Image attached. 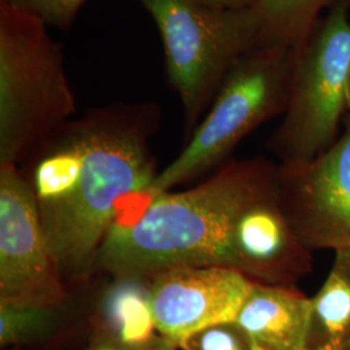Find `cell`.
I'll return each instance as SVG.
<instances>
[{
	"label": "cell",
	"mask_w": 350,
	"mask_h": 350,
	"mask_svg": "<svg viewBox=\"0 0 350 350\" xmlns=\"http://www.w3.org/2000/svg\"><path fill=\"white\" fill-rule=\"evenodd\" d=\"M253 282L219 266H179L150 276L157 332L178 347L208 325L235 321Z\"/></svg>",
	"instance_id": "9"
},
{
	"label": "cell",
	"mask_w": 350,
	"mask_h": 350,
	"mask_svg": "<svg viewBox=\"0 0 350 350\" xmlns=\"http://www.w3.org/2000/svg\"><path fill=\"white\" fill-rule=\"evenodd\" d=\"M201 4L219 11H247L253 10L260 0H196Z\"/></svg>",
	"instance_id": "19"
},
{
	"label": "cell",
	"mask_w": 350,
	"mask_h": 350,
	"mask_svg": "<svg viewBox=\"0 0 350 350\" xmlns=\"http://www.w3.org/2000/svg\"><path fill=\"white\" fill-rule=\"evenodd\" d=\"M159 29L165 75L180 101L185 142L239 60L258 47L253 10L219 11L196 0H137Z\"/></svg>",
	"instance_id": "5"
},
{
	"label": "cell",
	"mask_w": 350,
	"mask_h": 350,
	"mask_svg": "<svg viewBox=\"0 0 350 350\" xmlns=\"http://www.w3.org/2000/svg\"><path fill=\"white\" fill-rule=\"evenodd\" d=\"M331 0H260L254 8L258 46L297 50Z\"/></svg>",
	"instance_id": "14"
},
{
	"label": "cell",
	"mask_w": 350,
	"mask_h": 350,
	"mask_svg": "<svg viewBox=\"0 0 350 350\" xmlns=\"http://www.w3.org/2000/svg\"><path fill=\"white\" fill-rule=\"evenodd\" d=\"M295 50L258 46L244 55L214 98L185 147L163 169L147 201L212 174L231 161L239 144L257 127L287 109Z\"/></svg>",
	"instance_id": "4"
},
{
	"label": "cell",
	"mask_w": 350,
	"mask_h": 350,
	"mask_svg": "<svg viewBox=\"0 0 350 350\" xmlns=\"http://www.w3.org/2000/svg\"><path fill=\"white\" fill-rule=\"evenodd\" d=\"M347 105H348V112L350 116V68L349 75H348V86H347Z\"/></svg>",
	"instance_id": "20"
},
{
	"label": "cell",
	"mask_w": 350,
	"mask_h": 350,
	"mask_svg": "<svg viewBox=\"0 0 350 350\" xmlns=\"http://www.w3.org/2000/svg\"><path fill=\"white\" fill-rule=\"evenodd\" d=\"M341 350H350V341L349 342H348V344H347V345H345V347H344V348H342V349Z\"/></svg>",
	"instance_id": "21"
},
{
	"label": "cell",
	"mask_w": 350,
	"mask_h": 350,
	"mask_svg": "<svg viewBox=\"0 0 350 350\" xmlns=\"http://www.w3.org/2000/svg\"><path fill=\"white\" fill-rule=\"evenodd\" d=\"M312 299L296 287L253 283L235 322L258 350H306Z\"/></svg>",
	"instance_id": "11"
},
{
	"label": "cell",
	"mask_w": 350,
	"mask_h": 350,
	"mask_svg": "<svg viewBox=\"0 0 350 350\" xmlns=\"http://www.w3.org/2000/svg\"><path fill=\"white\" fill-rule=\"evenodd\" d=\"M75 296L64 304L44 306H17L0 304V345L1 348H23L37 345L55 338L72 322L78 309Z\"/></svg>",
	"instance_id": "15"
},
{
	"label": "cell",
	"mask_w": 350,
	"mask_h": 350,
	"mask_svg": "<svg viewBox=\"0 0 350 350\" xmlns=\"http://www.w3.org/2000/svg\"><path fill=\"white\" fill-rule=\"evenodd\" d=\"M275 172L262 157L231 160L195 187L146 201L135 215L113 226L95 275L150 276L179 266L228 269L238 215L275 179Z\"/></svg>",
	"instance_id": "2"
},
{
	"label": "cell",
	"mask_w": 350,
	"mask_h": 350,
	"mask_svg": "<svg viewBox=\"0 0 350 350\" xmlns=\"http://www.w3.org/2000/svg\"><path fill=\"white\" fill-rule=\"evenodd\" d=\"M228 269L253 283L284 287H296L300 279L312 273V252L301 243L282 212L275 179L256 193L239 214L230 244Z\"/></svg>",
	"instance_id": "10"
},
{
	"label": "cell",
	"mask_w": 350,
	"mask_h": 350,
	"mask_svg": "<svg viewBox=\"0 0 350 350\" xmlns=\"http://www.w3.org/2000/svg\"><path fill=\"white\" fill-rule=\"evenodd\" d=\"M179 347L157 334L154 338L142 342H124L113 338L100 328L92 327L88 338V348L85 350H178Z\"/></svg>",
	"instance_id": "18"
},
{
	"label": "cell",
	"mask_w": 350,
	"mask_h": 350,
	"mask_svg": "<svg viewBox=\"0 0 350 350\" xmlns=\"http://www.w3.org/2000/svg\"><path fill=\"white\" fill-rule=\"evenodd\" d=\"M10 350H21V348H11Z\"/></svg>",
	"instance_id": "22"
},
{
	"label": "cell",
	"mask_w": 350,
	"mask_h": 350,
	"mask_svg": "<svg viewBox=\"0 0 350 350\" xmlns=\"http://www.w3.org/2000/svg\"><path fill=\"white\" fill-rule=\"evenodd\" d=\"M75 292L64 283L53 261L21 169L0 163V304L59 305Z\"/></svg>",
	"instance_id": "7"
},
{
	"label": "cell",
	"mask_w": 350,
	"mask_h": 350,
	"mask_svg": "<svg viewBox=\"0 0 350 350\" xmlns=\"http://www.w3.org/2000/svg\"><path fill=\"white\" fill-rule=\"evenodd\" d=\"M13 8L42 20L49 27L62 31L72 29L88 0H0Z\"/></svg>",
	"instance_id": "17"
},
{
	"label": "cell",
	"mask_w": 350,
	"mask_h": 350,
	"mask_svg": "<svg viewBox=\"0 0 350 350\" xmlns=\"http://www.w3.org/2000/svg\"><path fill=\"white\" fill-rule=\"evenodd\" d=\"M161 118L153 101L90 108L40 142L18 166L69 289L88 287L129 199H148L159 175L150 144Z\"/></svg>",
	"instance_id": "1"
},
{
	"label": "cell",
	"mask_w": 350,
	"mask_h": 350,
	"mask_svg": "<svg viewBox=\"0 0 350 350\" xmlns=\"http://www.w3.org/2000/svg\"><path fill=\"white\" fill-rule=\"evenodd\" d=\"M182 350H258L248 332L235 321L208 325L179 344Z\"/></svg>",
	"instance_id": "16"
},
{
	"label": "cell",
	"mask_w": 350,
	"mask_h": 350,
	"mask_svg": "<svg viewBox=\"0 0 350 350\" xmlns=\"http://www.w3.org/2000/svg\"><path fill=\"white\" fill-rule=\"evenodd\" d=\"M91 325L124 342H142L154 338L150 304V276L109 278L98 291Z\"/></svg>",
	"instance_id": "12"
},
{
	"label": "cell",
	"mask_w": 350,
	"mask_h": 350,
	"mask_svg": "<svg viewBox=\"0 0 350 350\" xmlns=\"http://www.w3.org/2000/svg\"><path fill=\"white\" fill-rule=\"evenodd\" d=\"M75 109L63 49L49 26L0 1V163L20 166Z\"/></svg>",
	"instance_id": "3"
},
{
	"label": "cell",
	"mask_w": 350,
	"mask_h": 350,
	"mask_svg": "<svg viewBox=\"0 0 350 350\" xmlns=\"http://www.w3.org/2000/svg\"><path fill=\"white\" fill-rule=\"evenodd\" d=\"M350 341V248L335 252L323 286L312 297L306 350H341Z\"/></svg>",
	"instance_id": "13"
},
{
	"label": "cell",
	"mask_w": 350,
	"mask_h": 350,
	"mask_svg": "<svg viewBox=\"0 0 350 350\" xmlns=\"http://www.w3.org/2000/svg\"><path fill=\"white\" fill-rule=\"evenodd\" d=\"M349 68L348 7L338 4L295 51L287 109L269 143L280 163L312 161L338 140Z\"/></svg>",
	"instance_id": "6"
},
{
	"label": "cell",
	"mask_w": 350,
	"mask_h": 350,
	"mask_svg": "<svg viewBox=\"0 0 350 350\" xmlns=\"http://www.w3.org/2000/svg\"><path fill=\"white\" fill-rule=\"evenodd\" d=\"M275 185L282 212L308 250L350 248V116L321 156L276 166Z\"/></svg>",
	"instance_id": "8"
}]
</instances>
